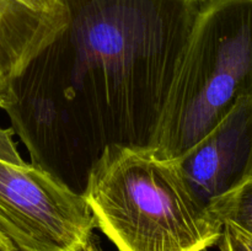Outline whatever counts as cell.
<instances>
[{
  "label": "cell",
  "mask_w": 252,
  "mask_h": 251,
  "mask_svg": "<svg viewBox=\"0 0 252 251\" xmlns=\"http://www.w3.org/2000/svg\"><path fill=\"white\" fill-rule=\"evenodd\" d=\"M217 220L233 224L252 238V179L211 208Z\"/></svg>",
  "instance_id": "7"
},
{
  "label": "cell",
  "mask_w": 252,
  "mask_h": 251,
  "mask_svg": "<svg viewBox=\"0 0 252 251\" xmlns=\"http://www.w3.org/2000/svg\"><path fill=\"white\" fill-rule=\"evenodd\" d=\"M0 251H17V249L1 231H0Z\"/></svg>",
  "instance_id": "12"
},
{
  "label": "cell",
  "mask_w": 252,
  "mask_h": 251,
  "mask_svg": "<svg viewBox=\"0 0 252 251\" xmlns=\"http://www.w3.org/2000/svg\"><path fill=\"white\" fill-rule=\"evenodd\" d=\"M14 134L12 128H7V129L0 128V160L16 165L25 164L12 139Z\"/></svg>",
  "instance_id": "9"
},
{
  "label": "cell",
  "mask_w": 252,
  "mask_h": 251,
  "mask_svg": "<svg viewBox=\"0 0 252 251\" xmlns=\"http://www.w3.org/2000/svg\"><path fill=\"white\" fill-rule=\"evenodd\" d=\"M65 24L63 7L44 11L24 0H0V108L17 76Z\"/></svg>",
  "instance_id": "6"
},
{
  "label": "cell",
  "mask_w": 252,
  "mask_h": 251,
  "mask_svg": "<svg viewBox=\"0 0 252 251\" xmlns=\"http://www.w3.org/2000/svg\"><path fill=\"white\" fill-rule=\"evenodd\" d=\"M198 1H201V2H204V1H207V0H198Z\"/></svg>",
  "instance_id": "14"
},
{
  "label": "cell",
  "mask_w": 252,
  "mask_h": 251,
  "mask_svg": "<svg viewBox=\"0 0 252 251\" xmlns=\"http://www.w3.org/2000/svg\"><path fill=\"white\" fill-rule=\"evenodd\" d=\"M24 1L36 9L44 10V11H57L62 9V5L59 4L58 0H24Z\"/></svg>",
  "instance_id": "10"
},
{
  "label": "cell",
  "mask_w": 252,
  "mask_h": 251,
  "mask_svg": "<svg viewBox=\"0 0 252 251\" xmlns=\"http://www.w3.org/2000/svg\"><path fill=\"white\" fill-rule=\"evenodd\" d=\"M252 97V0L201 2L155 137V154L176 159Z\"/></svg>",
  "instance_id": "3"
},
{
  "label": "cell",
  "mask_w": 252,
  "mask_h": 251,
  "mask_svg": "<svg viewBox=\"0 0 252 251\" xmlns=\"http://www.w3.org/2000/svg\"><path fill=\"white\" fill-rule=\"evenodd\" d=\"M83 196L118 251H206L223 231L192 193L177 160L158 157L153 148H106Z\"/></svg>",
  "instance_id": "2"
},
{
  "label": "cell",
  "mask_w": 252,
  "mask_h": 251,
  "mask_svg": "<svg viewBox=\"0 0 252 251\" xmlns=\"http://www.w3.org/2000/svg\"><path fill=\"white\" fill-rule=\"evenodd\" d=\"M95 226L83 194L36 165L0 160V231L17 251H71Z\"/></svg>",
  "instance_id": "4"
},
{
  "label": "cell",
  "mask_w": 252,
  "mask_h": 251,
  "mask_svg": "<svg viewBox=\"0 0 252 251\" xmlns=\"http://www.w3.org/2000/svg\"><path fill=\"white\" fill-rule=\"evenodd\" d=\"M218 243L220 245V251H250L243 233L233 224L224 223Z\"/></svg>",
  "instance_id": "8"
},
{
  "label": "cell",
  "mask_w": 252,
  "mask_h": 251,
  "mask_svg": "<svg viewBox=\"0 0 252 251\" xmlns=\"http://www.w3.org/2000/svg\"><path fill=\"white\" fill-rule=\"evenodd\" d=\"M71 251H102V250H101L100 246H98L97 243L95 241L94 235H91L85 243H83L80 246H78V248H75Z\"/></svg>",
  "instance_id": "11"
},
{
  "label": "cell",
  "mask_w": 252,
  "mask_h": 251,
  "mask_svg": "<svg viewBox=\"0 0 252 251\" xmlns=\"http://www.w3.org/2000/svg\"><path fill=\"white\" fill-rule=\"evenodd\" d=\"M176 160L192 193L209 212L219 199L252 179V97L239 100Z\"/></svg>",
  "instance_id": "5"
},
{
  "label": "cell",
  "mask_w": 252,
  "mask_h": 251,
  "mask_svg": "<svg viewBox=\"0 0 252 251\" xmlns=\"http://www.w3.org/2000/svg\"><path fill=\"white\" fill-rule=\"evenodd\" d=\"M241 233H243V231H241ZM243 235H244V239H245L246 244H248L249 249H250V251H252V238H251V236H249L248 234H245V233H243Z\"/></svg>",
  "instance_id": "13"
},
{
  "label": "cell",
  "mask_w": 252,
  "mask_h": 251,
  "mask_svg": "<svg viewBox=\"0 0 252 251\" xmlns=\"http://www.w3.org/2000/svg\"><path fill=\"white\" fill-rule=\"evenodd\" d=\"M58 1L63 29L2 110L31 164L84 194L106 148H153L201 1Z\"/></svg>",
  "instance_id": "1"
}]
</instances>
